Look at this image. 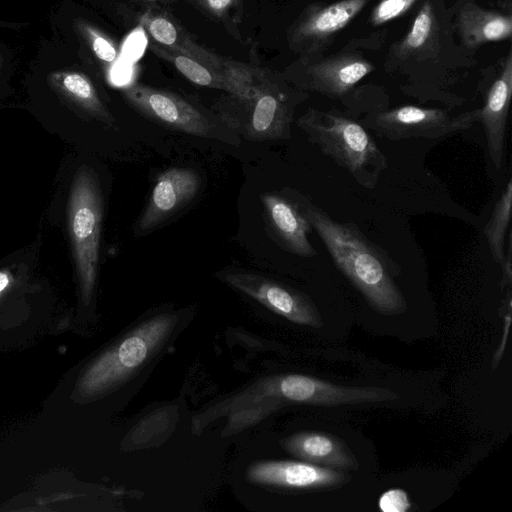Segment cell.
Listing matches in <instances>:
<instances>
[{"instance_id":"obj_1","label":"cell","mask_w":512,"mask_h":512,"mask_svg":"<svg viewBox=\"0 0 512 512\" xmlns=\"http://www.w3.org/2000/svg\"><path fill=\"white\" fill-rule=\"evenodd\" d=\"M299 206L324 243L334 264L377 312L387 315L406 310L395 282L400 267L353 223L340 222L298 191L284 190Z\"/></svg>"},{"instance_id":"obj_2","label":"cell","mask_w":512,"mask_h":512,"mask_svg":"<svg viewBox=\"0 0 512 512\" xmlns=\"http://www.w3.org/2000/svg\"><path fill=\"white\" fill-rule=\"evenodd\" d=\"M319 150L364 188L376 186L387 159L362 124L337 112L308 109L296 121Z\"/></svg>"},{"instance_id":"obj_3","label":"cell","mask_w":512,"mask_h":512,"mask_svg":"<svg viewBox=\"0 0 512 512\" xmlns=\"http://www.w3.org/2000/svg\"><path fill=\"white\" fill-rule=\"evenodd\" d=\"M244 116L229 125L251 141L288 140L295 106L305 95L293 90L277 73L253 64L252 80L246 95L233 98Z\"/></svg>"},{"instance_id":"obj_4","label":"cell","mask_w":512,"mask_h":512,"mask_svg":"<svg viewBox=\"0 0 512 512\" xmlns=\"http://www.w3.org/2000/svg\"><path fill=\"white\" fill-rule=\"evenodd\" d=\"M102 198L95 175L86 167L76 174L69 199V225L82 293H92L99 258Z\"/></svg>"},{"instance_id":"obj_5","label":"cell","mask_w":512,"mask_h":512,"mask_svg":"<svg viewBox=\"0 0 512 512\" xmlns=\"http://www.w3.org/2000/svg\"><path fill=\"white\" fill-rule=\"evenodd\" d=\"M176 321L175 315L160 314L130 331L89 368L84 390L97 393L126 379L167 339Z\"/></svg>"},{"instance_id":"obj_6","label":"cell","mask_w":512,"mask_h":512,"mask_svg":"<svg viewBox=\"0 0 512 512\" xmlns=\"http://www.w3.org/2000/svg\"><path fill=\"white\" fill-rule=\"evenodd\" d=\"M479 121L478 109L451 115L437 108L400 106L368 115L362 122L392 141L410 138L438 139L463 131Z\"/></svg>"},{"instance_id":"obj_7","label":"cell","mask_w":512,"mask_h":512,"mask_svg":"<svg viewBox=\"0 0 512 512\" xmlns=\"http://www.w3.org/2000/svg\"><path fill=\"white\" fill-rule=\"evenodd\" d=\"M123 96L132 108L158 124L194 136L217 137L209 118L172 92L136 83L126 86Z\"/></svg>"},{"instance_id":"obj_8","label":"cell","mask_w":512,"mask_h":512,"mask_svg":"<svg viewBox=\"0 0 512 512\" xmlns=\"http://www.w3.org/2000/svg\"><path fill=\"white\" fill-rule=\"evenodd\" d=\"M271 393L297 403L334 407L393 400L397 394L379 387L343 386L314 377L289 374L271 384Z\"/></svg>"},{"instance_id":"obj_9","label":"cell","mask_w":512,"mask_h":512,"mask_svg":"<svg viewBox=\"0 0 512 512\" xmlns=\"http://www.w3.org/2000/svg\"><path fill=\"white\" fill-rule=\"evenodd\" d=\"M373 65L354 54H341L315 63L301 60L286 70V77L301 89L341 98L370 74Z\"/></svg>"},{"instance_id":"obj_10","label":"cell","mask_w":512,"mask_h":512,"mask_svg":"<svg viewBox=\"0 0 512 512\" xmlns=\"http://www.w3.org/2000/svg\"><path fill=\"white\" fill-rule=\"evenodd\" d=\"M223 279L291 322L316 328L321 324L320 314L312 301L289 286L254 273H227Z\"/></svg>"},{"instance_id":"obj_11","label":"cell","mask_w":512,"mask_h":512,"mask_svg":"<svg viewBox=\"0 0 512 512\" xmlns=\"http://www.w3.org/2000/svg\"><path fill=\"white\" fill-rule=\"evenodd\" d=\"M371 0H341L312 5L303 11L288 33L290 48L311 53L345 28Z\"/></svg>"},{"instance_id":"obj_12","label":"cell","mask_w":512,"mask_h":512,"mask_svg":"<svg viewBox=\"0 0 512 512\" xmlns=\"http://www.w3.org/2000/svg\"><path fill=\"white\" fill-rule=\"evenodd\" d=\"M346 472L305 461L266 460L251 464L246 476L250 482L261 485L319 489L344 484L349 479Z\"/></svg>"},{"instance_id":"obj_13","label":"cell","mask_w":512,"mask_h":512,"mask_svg":"<svg viewBox=\"0 0 512 512\" xmlns=\"http://www.w3.org/2000/svg\"><path fill=\"white\" fill-rule=\"evenodd\" d=\"M201 178L191 168H170L161 173L148 204L138 220L137 230L148 232L190 202L198 193Z\"/></svg>"},{"instance_id":"obj_14","label":"cell","mask_w":512,"mask_h":512,"mask_svg":"<svg viewBox=\"0 0 512 512\" xmlns=\"http://www.w3.org/2000/svg\"><path fill=\"white\" fill-rule=\"evenodd\" d=\"M261 200L275 241L298 256H315L317 252L308 239L312 227L297 203L284 191L283 194L264 193Z\"/></svg>"},{"instance_id":"obj_15","label":"cell","mask_w":512,"mask_h":512,"mask_svg":"<svg viewBox=\"0 0 512 512\" xmlns=\"http://www.w3.org/2000/svg\"><path fill=\"white\" fill-rule=\"evenodd\" d=\"M139 25L148 35L149 41L167 49L220 69L229 68L234 60L219 56L199 45L169 13L150 8L140 14Z\"/></svg>"},{"instance_id":"obj_16","label":"cell","mask_w":512,"mask_h":512,"mask_svg":"<svg viewBox=\"0 0 512 512\" xmlns=\"http://www.w3.org/2000/svg\"><path fill=\"white\" fill-rule=\"evenodd\" d=\"M512 95V56L506 57L500 74L489 88L485 104L478 109L490 157L496 169L502 165L508 109Z\"/></svg>"},{"instance_id":"obj_17","label":"cell","mask_w":512,"mask_h":512,"mask_svg":"<svg viewBox=\"0 0 512 512\" xmlns=\"http://www.w3.org/2000/svg\"><path fill=\"white\" fill-rule=\"evenodd\" d=\"M281 443L290 454L305 462L343 471L356 467L354 458L344 444L325 432H300L283 439Z\"/></svg>"},{"instance_id":"obj_18","label":"cell","mask_w":512,"mask_h":512,"mask_svg":"<svg viewBox=\"0 0 512 512\" xmlns=\"http://www.w3.org/2000/svg\"><path fill=\"white\" fill-rule=\"evenodd\" d=\"M458 27L464 43L475 48L484 43L510 38L512 19L510 15L485 10L468 3L459 13Z\"/></svg>"},{"instance_id":"obj_19","label":"cell","mask_w":512,"mask_h":512,"mask_svg":"<svg viewBox=\"0 0 512 512\" xmlns=\"http://www.w3.org/2000/svg\"><path fill=\"white\" fill-rule=\"evenodd\" d=\"M51 86L93 117L107 124L114 118L100 100L91 80L77 71H55L49 75Z\"/></svg>"},{"instance_id":"obj_20","label":"cell","mask_w":512,"mask_h":512,"mask_svg":"<svg viewBox=\"0 0 512 512\" xmlns=\"http://www.w3.org/2000/svg\"><path fill=\"white\" fill-rule=\"evenodd\" d=\"M512 206V180L509 179L496 201L484 234L494 261L501 263L505 253V238L509 229Z\"/></svg>"},{"instance_id":"obj_21","label":"cell","mask_w":512,"mask_h":512,"mask_svg":"<svg viewBox=\"0 0 512 512\" xmlns=\"http://www.w3.org/2000/svg\"><path fill=\"white\" fill-rule=\"evenodd\" d=\"M435 16L429 2L416 15L412 26L398 47L400 56L416 55L432 43L435 35Z\"/></svg>"},{"instance_id":"obj_22","label":"cell","mask_w":512,"mask_h":512,"mask_svg":"<svg viewBox=\"0 0 512 512\" xmlns=\"http://www.w3.org/2000/svg\"><path fill=\"white\" fill-rule=\"evenodd\" d=\"M76 27L103 68L110 71L119 57V50L115 42L89 22L79 20Z\"/></svg>"},{"instance_id":"obj_23","label":"cell","mask_w":512,"mask_h":512,"mask_svg":"<svg viewBox=\"0 0 512 512\" xmlns=\"http://www.w3.org/2000/svg\"><path fill=\"white\" fill-rule=\"evenodd\" d=\"M206 16L224 25L239 24L243 16V0H186Z\"/></svg>"},{"instance_id":"obj_24","label":"cell","mask_w":512,"mask_h":512,"mask_svg":"<svg viewBox=\"0 0 512 512\" xmlns=\"http://www.w3.org/2000/svg\"><path fill=\"white\" fill-rule=\"evenodd\" d=\"M417 0H381L371 13L373 25L385 24L405 14Z\"/></svg>"},{"instance_id":"obj_25","label":"cell","mask_w":512,"mask_h":512,"mask_svg":"<svg viewBox=\"0 0 512 512\" xmlns=\"http://www.w3.org/2000/svg\"><path fill=\"white\" fill-rule=\"evenodd\" d=\"M407 504V496L399 489L389 490L379 500V506L383 511H406Z\"/></svg>"},{"instance_id":"obj_26","label":"cell","mask_w":512,"mask_h":512,"mask_svg":"<svg viewBox=\"0 0 512 512\" xmlns=\"http://www.w3.org/2000/svg\"><path fill=\"white\" fill-rule=\"evenodd\" d=\"M512 236L511 233L508 235L507 239V249L504 253V257L501 261L502 266V278H501V288H505L506 286H510L512 282Z\"/></svg>"},{"instance_id":"obj_27","label":"cell","mask_w":512,"mask_h":512,"mask_svg":"<svg viewBox=\"0 0 512 512\" xmlns=\"http://www.w3.org/2000/svg\"><path fill=\"white\" fill-rule=\"evenodd\" d=\"M10 275L6 271H0V293L8 286Z\"/></svg>"},{"instance_id":"obj_28","label":"cell","mask_w":512,"mask_h":512,"mask_svg":"<svg viewBox=\"0 0 512 512\" xmlns=\"http://www.w3.org/2000/svg\"><path fill=\"white\" fill-rule=\"evenodd\" d=\"M149 1H154V0H149Z\"/></svg>"},{"instance_id":"obj_29","label":"cell","mask_w":512,"mask_h":512,"mask_svg":"<svg viewBox=\"0 0 512 512\" xmlns=\"http://www.w3.org/2000/svg\"><path fill=\"white\" fill-rule=\"evenodd\" d=\"M1 59V58H0ZM0 66H1V63H0Z\"/></svg>"}]
</instances>
